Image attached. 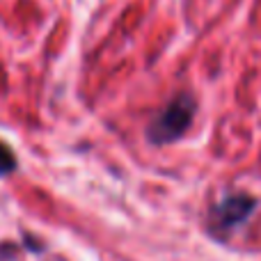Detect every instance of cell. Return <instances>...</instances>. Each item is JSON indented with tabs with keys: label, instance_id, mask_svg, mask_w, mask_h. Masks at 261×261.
<instances>
[{
	"label": "cell",
	"instance_id": "cell-1",
	"mask_svg": "<svg viewBox=\"0 0 261 261\" xmlns=\"http://www.w3.org/2000/svg\"><path fill=\"white\" fill-rule=\"evenodd\" d=\"M195 113H197V103L190 94H179L153 117V122L147 128V138L151 144L163 147V144H172L181 140L188 128L193 126Z\"/></svg>",
	"mask_w": 261,
	"mask_h": 261
},
{
	"label": "cell",
	"instance_id": "cell-3",
	"mask_svg": "<svg viewBox=\"0 0 261 261\" xmlns=\"http://www.w3.org/2000/svg\"><path fill=\"white\" fill-rule=\"evenodd\" d=\"M16 167H18V161L14 156V151L5 142H0V176H7L12 172H16Z\"/></svg>",
	"mask_w": 261,
	"mask_h": 261
},
{
	"label": "cell",
	"instance_id": "cell-2",
	"mask_svg": "<svg viewBox=\"0 0 261 261\" xmlns=\"http://www.w3.org/2000/svg\"><path fill=\"white\" fill-rule=\"evenodd\" d=\"M259 202L250 193H227L208 213V227L216 236H227L252 218Z\"/></svg>",
	"mask_w": 261,
	"mask_h": 261
}]
</instances>
